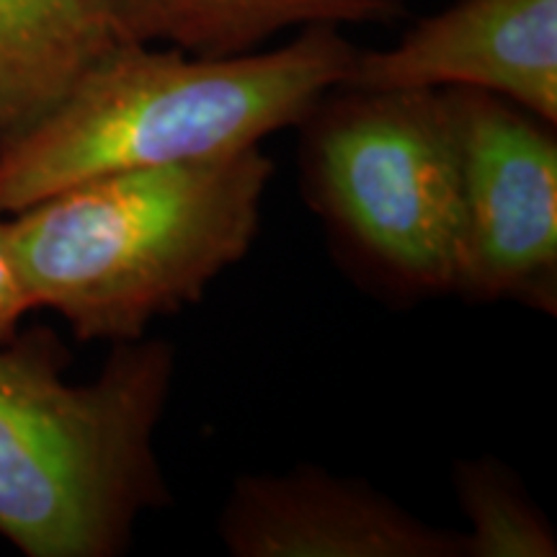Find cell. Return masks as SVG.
I'll list each match as a JSON object with an SVG mask.
<instances>
[{"label":"cell","instance_id":"6da1fadb","mask_svg":"<svg viewBox=\"0 0 557 557\" xmlns=\"http://www.w3.org/2000/svg\"><path fill=\"white\" fill-rule=\"evenodd\" d=\"M271 171L261 148H246L103 173L9 214L34 308L58 312L78 341L148 336L243 261Z\"/></svg>","mask_w":557,"mask_h":557},{"label":"cell","instance_id":"52a82bcc","mask_svg":"<svg viewBox=\"0 0 557 557\" xmlns=\"http://www.w3.org/2000/svg\"><path fill=\"white\" fill-rule=\"evenodd\" d=\"M218 532L235 557H465L459 532L310 465L235 480Z\"/></svg>","mask_w":557,"mask_h":557},{"label":"cell","instance_id":"30bf717a","mask_svg":"<svg viewBox=\"0 0 557 557\" xmlns=\"http://www.w3.org/2000/svg\"><path fill=\"white\" fill-rule=\"evenodd\" d=\"M455 491L470 532L465 557H555L557 537L527 487L496 459H468L455 468Z\"/></svg>","mask_w":557,"mask_h":557},{"label":"cell","instance_id":"9c48e42d","mask_svg":"<svg viewBox=\"0 0 557 557\" xmlns=\"http://www.w3.org/2000/svg\"><path fill=\"white\" fill-rule=\"evenodd\" d=\"M139 41L199 58L259 50L284 29L382 18L406 0H116Z\"/></svg>","mask_w":557,"mask_h":557},{"label":"cell","instance_id":"ba28073f","mask_svg":"<svg viewBox=\"0 0 557 557\" xmlns=\"http://www.w3.org/2000/svg\"><path fill=\"white\" fill-rule=\"evenodd\" d=\"M139 41L116 0H0V143L65 99L96 62Z\"/></svg>","mask_w":557,"mask_h":557},{"label":"cell","instance_id":"8fae6325","mask_svg":"<svg viewBox=\"0 0 557 557\" xmlns=\"http://www.w3.org/2000/svg\"><path fill=\"white\" fill-rule=\"evenodd\" d=\"M29 310H34V302L13 259L9 218L0 214V344L16 336L21 318Z\"/></svg>","mask_w":557,"mask_h":557},{"label":"cell","instance_id":"8992f818","mask_svg":"<svg viewBox=\"0 0 557 557\" xmlns=\"http://www.w3.org/2000/svg\"><path fill=\"white\" fill-rule=\"evenodd\" d=\"M344 86L475 88L557 122V0H457L398 45L357 52Z\"/></svg>","mask_w":557,"mask_h":557},{"label":"cell","instance_id":"7a4b0ae2","mask_svg":"<svg viewBox=\"0 0 557 557\" xmlns=\"http://www.w3.org/2000/svg\"><path fill=\"white\" fill-rule=\"evenodd\" d=\"M357 52L338 26L323 24L276 50L227 58L124 45L39 122L0 143V214L103 173L259 148L344 86Z\"/></svg>","mask_w":557,"mask_h":557},{"label":"cell","instance_id":"277c9868","mask_svg":"<svg viewBox=\"0 0 557 557\" xmlns=\"http://www.w3.org/2000/svg\"><path fill=\"white\" fill-rule=\"evenodd\" d=\"M333 94L299 122L310 205L385 287L455 292L462 173L449 94L351 86Z\"/></svg>","mask_w":557,"mask_h":557},{"label":"cell","instance_id":"3957f363","mask_svg":"<svg viewBox=\"0 0 557 557\" xmlns=\"http://www.w3.org/2000/svg\"><path fill=\"white\" fill-rule=\"evenodd\" d=\"M67 361L50 329L0 344V537L26 557H114L171 500L156 431L176 357L163 338L124 341L81 385Z\"/></svg>","mask_w":557,"mask_h":557},{"label":"cell","instance_id":"5b68a950","mask_svg":"<svg viewBox=\"0 0 557 557\" xmlns=\"http://www.w3.org/2000/svg\"><path fill=\"white\" fill-rule=\"evenodd\" d=\"M462 173V243L455 292L555 312V124L475 88H444Z\"/></svg>","mask_w":557,"mask_h":557}]
</instances>
